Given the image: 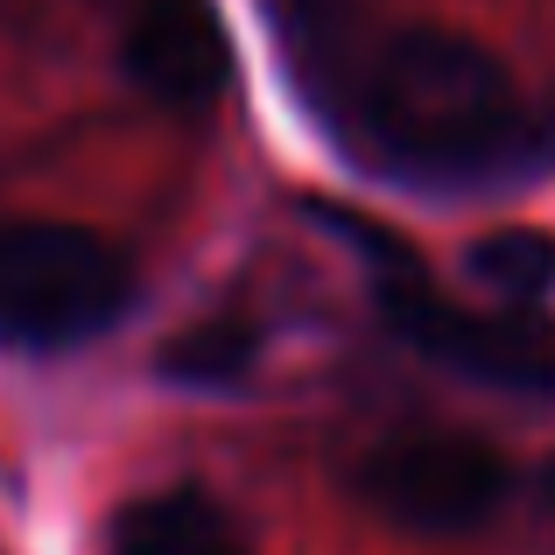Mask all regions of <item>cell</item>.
<instances>
[{"label":"cell","instance_id":"ba28073f","mask_svg":"<svg viewBox=\"0 0 555 555\" xmlns=\"http://www.w3.org/2000/svg\"><path fill=\"white\" fill-rule=\"evenodd\" d=\"M254 352H260V338L246 324H232V317H218V324H197V331H183L177 345L163 352V373L169 379H183V387H232L246 366H254Z\"/></svg>","mask_w":555,"mask_h":555},{"label":"cell","instance_id":"7a4b0ae2","mask_svg":"<svg viewBox=\"0 0 555 555\" xmlns=\"http://www.w3.org/2000/svg\"><path fill=\"white\" fill-rule=\"evenodd\" d=\"M338 240H352L359 254L373 260V302L393 324V338L415 359L478 379V387L500 393H555V324L534 310H464V302L436 296L429 274L408 260V246H393L379 225L366 218H338Z\"/></svg>","mask_w":555,"mask_h":555},{"label":"cell","instance_id":"8992f818","mask_svg":"<svg viewBox=\"0 0 555 555\" xmlns=\"http://www.w3.org/2000/svg\"><path fill=\"white\" fill-rule=\"evenodd\" d=\"M106 555H246V534L204 486H169L120 506Z\"/></svg>","mask_w":555,"mask_h":555},{"label":"cell","instance_id":"6da1fadb","mask_svg":"<svg viewBox=\"0 0 555 555\" xmlns=\"http://www.w3.org/2000/svg\"><path fill=\"white\" fill-rule=\"evenodd\" d=\"M274 42L310 113L408 183H492L520 163V92L472 36L366 28L352 0H268Z\"/></svg>","mask_w":555,"mask_h":555},{"label":"cell","instance_id":"5b68a950","mask_svg":"<svg viewBox=\"0 0 555 555\" xmlns=\"http://www.w3.org/2000/svg\"><path fill=\"white\" fill-rule=\"evenodd\" d=\"M120 64L155 106L204 113L232 85V42L211 0H141L127 22Z\"/></svg>","mask_w":555,"mask_h":555},{"label":"cell","instance_id":"3957f363","mask_svg":"<svg viewBox=\"0 0 555 555\" xmlns=\"http://www.w3.org/2000/svg\"><path fill=\"white\" fill-rule=\"evenodd\" d=\"M134 302V274L85 225H0V345L78 352Z\"/></svg>","mask_w":555,"mask_h":555},{"label":"cell","instance_id":"277c9868","mask_svg":"<svg viewBox=\"0 0 555 555\" xmlns=\"http://www.w3.org/2000/svg\"><path fill=\"white\" fill-rule=\"evenodd\" d=\"M352 492L408 534H472L500 514L506 464L478 436L415 429V436L373 443L352 472Z\"/></svg>","mask_w":555,"mask_h":555},{"label":"cell","instance_id":"52a82bcc","mask_svg":"<svg viewBox=\"0 0 555 555\" xmlns=\"http://www.w3.org/2000/svg\"><path fill=\"white\" fill-rule=\"evenodd\" d=\"M472 274L506 310H534L555 288V240L548 232H492V240L472 246Z\"/></svg>","mask_w":555,"mask_h":555},{"label":"cell","instance_id":"9c48e42d","mask_svg":"<svg viewBox=\"0 0 555 555\" xmlns=\"http://www.w3.org/2000/svg\"><path fill=\"white\" fill-rule=\"evenodd\" d=\"M548 492H555V478H548Z\"/></svg>","mask_w":555,"mask_h":555}]
</instances>
